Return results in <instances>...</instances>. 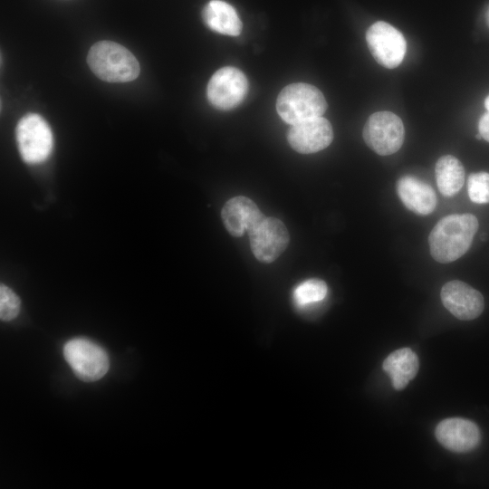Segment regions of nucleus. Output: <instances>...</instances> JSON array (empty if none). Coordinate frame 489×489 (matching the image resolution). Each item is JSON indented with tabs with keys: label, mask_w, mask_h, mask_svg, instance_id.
<instances>
[{
	"label": "nucleus",
	"mask_w": 489,
	"mask_h": 489,
	"mask_svg": "<svg viewBox=\"0 0 489 489\" xmlns=\"http://www.w3.org/2000/svg\"><path fill=\"white\" fill-rule=\"evenodd\" d=\"M478 226V220L472 214H453L443 217L428 236L432 257L441 264L457 260L470 248Z\"/></svg>",
	"instance_id": "obj_1"
},
{
	"label": "nucleus",
	"mask_w": 489,
	"mask_h": 489,
	"mask_svg": "<svg viewBox=\"0 0 489 489\" xmlns=\"http://www.w3.org/2000/svg\"><path fill=\"white\" fill-rule=\"evenodd\" d=\"M437 441L455 453L474 450L480 443L481 434L475 423L462 417L446 418L439 422L435 430Z\"/></svg>",
	"instance_id": "obj_12"
},
{
	"label": "nucleus",
	"mask_w": 489,
	"mask_h": 489,
	"mask_svg": "<svg viewBox=\"0 0 489 489\" xmlns=\"http://www.w3.org/2000/svg\"><path fill=\"white\" fill-rule=\"evenodd\" d=\"M478 129L482 139L489 142V111L480 118Z\"/></svg>",
	"instance_id": "obj_21"
},
{
	"label": "nucleus",
	"mask_w": 489,
	"mask_h": 489,
	"mask_svg": "<svg viewBox=\"0 0 489 489\" xmlns=\"http://www.w3.org/2000/svg\"><path fill=\"white\" fill-rule=\"evenodd\" d=\"M276 110L288 124L321 117L327 110L321 91L313 85L298 82L284 87L278 95Z\"/></svg>",
	"instance_id": "obj_3"
},
{
	"label": "nucleus",
	"mask_w": 489,
	"mask_h": 489,
	"mask_svg": "<svg viewBox=\"0 0 489 489\" xmlns=\"http://www.w3.org/2000/svg\"><path fill=\"white\" fill-rule=\"evenodd\" d=\"M264 216L257 205L244 196L230 198L221 210L224 225L235 237H241Z\"/></svg>",
	"instance_id": "obj_13"
},
{
	"label": "nucleus",
	"mask_w": 489,
	"mask_h": 489,
	"mask_svg": "<svg viewBox=\"0 0 489 489\" xmlns=\"http://www.w3.org/2000/svg\"><path fill=\"white\" fill-rule=\"evenodd\" d=\"M468 197L474 203H489V173L477 172L469 176L467 181Z\"/></svg>",
	"instance_id": "obj_19"
},
{
	"label": "nucleus",
	"mask_w": 489,
	"mask_h": 489,
	"mask_svg": "<svg viewBox=\"0 0 489 489\" xmlns=\"http://www.w3.org/2000/svg\"><path fill=\"white\" fill-rule=\"evenodd\" d=\"M369 49L378 63L393 69L403 61L407 43L403 34L391 24L379 21L366 33Z\"/></svg>",
	"instance_id": "obj_8"
},
{
	"label": "nucleus",
	"mask_w": 489,
	"mask_h": 489,
	"mask_svg": "<svg viewBox=\"0 0 489 489\" xmlns=\"http://www.w3.org/2000/svg\"><path fill=\"white\" fill-rule=\"evenodd\" d=\"M202 16L205 24L213 31L231 35H239L242 22L235 9L222 0H211L203 9Z\"/></svg>",
	"instance_id": "obj_16"
},
{
	"label": "nucleus",
	"mask_w": 489,
	"mask_h": 489,
	"mask_svg": "<svg viewBox=\"0 0 489 489\" xmlns=\"http://www.w3.org/2000/svg\"><path fill=\"white\" fill-rule=\"evenodd\" d=\"M20 311V299L5 284L0 286V318L4 321L14 320Z\"/></svg>",
	"instance_id": "obj_20"
},
{
	"label": "nucleus",
	"mask_w": 489,
	"mask_h": 489,
	"mask_svg": "<svg viewBox=\"0 0 489 489\" xmlns=\"http://www.w3.org/2000/svg\"><path fill=\"white\" fill-rule=\"evenodd\" d=\"M484 106H485L486 110L489 111V95L486 97V99L484 101Z\"/></svg>",
	"instance_id": "obj_22"
},
{
	"label": "nucleus",
	"mask_w": 489,
	"mask_h": 489,
	"mask_svg": "<svg viewBox=\"0 0 489 489\" xmlns=\"http://www.w3.org/2000/svg\"><path fill=\"white\" fill-rule=\"evenodd\" d=\"M287 139L290 146L299 153H315L331 143L332 127L329 120L321 116L305 120L292 125Z\"/></svg>",
	"instance_id": "obj_10"
},
{
	"label": "nucleus",
	"mask_w": 489,
	"mask_h": 489,
	"mask_svg": "<svg viewBox=\"0 0 489 489\" xmlns=\"http://www.w3.org/2000/svg\"><path fill=\"white\" fill-rule=\"evenodd\" d=\"M404 134L401 119L390 111L371 114L362 131L366 144L381 156L397 152L403 144Z\"/></svg>",
	"instance_id": "obj_6"
},
{
	"label": "nucleus",
	"mask_w": 489,
	"mask_h": 489,
	"mask_svg": "<svg viewBox=\"0 0 489 489\" xmlns=\"http://www.w3.org/2000/svg\"><path fill=\"white\" fill-rule=\"evenodd\" d=\"M92 72L108 82H128L135 80L140 71L136 57L124 46L110 41L94 43L87 56Z\"/></svg>",
	"instance_id": "obj_2"
},
{
	"label": "nucleus",
	"mask_w": 489,
	"mask_h": 489,
	"mask_svg": "<svg viewBox=\"0 0 489 489\" xmlns=\"http://www.w3.org/2000/svg\"><path fill=\"white\" fill-rule=\"evenodd\" d=\"M398 195L410 211L422 216L432 213L436 196L432 187L414 176H403L397 182Z\"/></svg>",
	"instance_id": "obj_14"
},
{
	"label": "nucleus",
	"mask_w": 489,
	"mask_h": 489,
	"mask_svg": "<svg viewBox=\"0 0 489 489\" xmlns=\"http://www.w3.org/2000/svg\"><path fill=\"white\" fill-rule=\"evenodd\" d=\"M328 287L324 281L312 278L301 283L293 290V301L300 307H307L321 302L327 295Z\"/></svg>",
	"instance_id": "obj_18"
},
{
	"label": "nucleus",
	"mask_w": 489,
	"mask_h": 489,
	"mask_svg": "<svg viewBox=\"0 0 489 489\" xmlns=\"http://www.w3.org/2000/svg\"><path fill=\"white\" fill-rule=\"evenodd\" d=\"M16 140L21 157L29 164L46 160L53 147L50 126L42 116L35 113H29L19 120Z\"/></svg>",
	"instance_id": "obj_5"
},
{
	"label": "nucleus",
	"mask_w": 489,
	"mask_h": 489,
	"mask_svg": "<svg viewBox=\"0 0 489 489\" xmlns=\"http://www.w3.org/2000/svg\"><path fill=\"white\" fill-rule=\"evenodd\" d=\"M440 296L446 310L462 321L477 318L484 308L482 293L462 281L453 280L445 283Z\"/></svg>",
	"instance_id": "obj_11"
},
{
	"label": "nucleus",
	"mask_w": 489,
	"mask_h": 489,
	"mask_svg": "<svg viewBox=\"0 0 489 489\" xmlns=\"http://www.w3.org/2000/svg\"><path fill=\"white\" fill-rule=\"evenodd\" d=\"M248 81L244 73L235 67H223L208 82L206 96L210 103L219 110H231L244 99Z\"/></svg>",
	"instance_id": "obj_9"
},
{
	"label": "nucleus",
	"mask_w": 489,
	"mask_h": 489,
	"mask_svg": "<svg viewBox=\"0 0 489 489\" xmlns=\"http://www.w3.org/2000/svg\"><path fill=\"white\" fill-rule=\"evenodd\" d=\"M435 172L437 187L444 197L455 196L463 187L465 169L454 156L441 157L436 161Z\"/></svg>",
	"instance_id": "obj_17"
},
{
	"label": "nucleus",
	"mask_w": 489,
	"mask_h": 489,
	"mask_svg": "<svg viewBox=\"0 0 489 489\" xmlns=\"http://www.w3.org/2000/svg\"><path fill=\"white\" fill-rule=\"evenodd\" d=\"M384 371L392 380L395 389L405 388L419 368L417 354L409 348H401L391 352L383 361Z\"/></svg>",
	"instance_id": "obj_15"
},
{
	"label": "nucleus",
	"mask_w": 489,
	"mask_h": 489,
	"mask_svg": "<svg viewBox=\"0 0 489 489\" xmlns=\"http://www.w3.org/2000/svg\"><path fill=\"white\" fill-rule=\"evenodd\" d=\"M247 234L253 254L264 264L274 262L287 248L290 241L285 225L273 216H264Z\"/></svg>",
	"instance_id": "obj_7"
},
{
	"label": "nucleus",
	"mask_w": 489,
	"mask_h": 489,
	"mask_svg": "<svg viewBox=\"0 0 489 489\" xmlns=\"http://www.w3.org/2000/svg\"><path fill=\"white\" fill-rule=\"evenodd\" d=\"M63 357L75 376L85 382L101 379L110 368L106 351L98 344L83 338L68 340L63 346Z\"/></svg>",
	"instance_id": "obj_4"
}]
</instances>
